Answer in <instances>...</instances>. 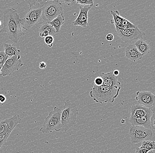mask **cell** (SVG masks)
Wrapping results in <instances>:
<instances>
[{
    "label": "cell",
    "mask_w": 155,
    "mask_h": 153,
    "mask_svg": "<svg viewBox=\"0 0 155 153\" xmlns=\"http://www.w3.org/2000/svg\"><path fill=\"white\" fill-rule=\"evenodd\" d=\"M3 17L4 27L0 32L6 33L8 39L17 43L20 37L25 35L21 28L20 18L17 10L13 8L5 10Z\"/></svg>",
    "instance_id": "1"
},
{
    "label": "cell",
    "mask_w": 155,
    "mask_h": 153,
    "mask_svg": "<svg viewBox=\"0 0 155 153\" xmlns=\"http://www.w3.org/2000/svg\"><path fill=\"white\" fill-rule=\"evenodd\" d=\"M121 87H108L101 85L97 86L94 85L90 92V96L97 103H112L119 95Z\"/></svg>",
    "instance_id": "2"
},
{
    "label": "cell",
    "mask_w": 155,
    "mask_h": 153,
    "mask_svg": "<svg viewBox=\"0 0 155 153\" xmlns=\"http://www.w3.org/2000/svg\"><path fill=\"white\" fill-rule=\"evenodd\" d=\"M29 9L23 19H20V24L25 30H28L38 25L41 20L42 7L41 1H26Z\"/></svg>",
    "instance_id": "3"
},
{
    "label": "cell",
    "mask_w": 155,
    "mask_h": 153,
    "mask_svg": "<svg viewBox=\"0 0 155 153\" xmlns=\"http://www.w3.org/2000/svg\"><path fill=\"white\" fill-rule=\"evenodd\" d=\"M78 110L75 103L67 99L65 101L61 115L62 131H67L76 126Z\"/></svg>",
    "instance_id": "4"
},
{
    "label": "cell",
    "mask_w": 155,
    "mask_h": 153,
    "mask_svg": "<svg viewBox=\"0 0 155 153\" xmlns=\"http://www.w3.org/2000/svg\"><path fill=\"white\" fill-rule=\"evenodd\" d=\"M42 7L41 19L44 23H48L63 14L62 3L60 1H41Z\"/></svg>",
    "instance_id": "5"
},
{
    "label": "cell",
    "mask_w": 155,
    "mask_h": 153,
    "mask_svg": "<svg viewBox=\"0 0 155 153\" xmlns=\"http://www.w3.org/2000/svg\"><path fill=\"white\" fill-rule=\"evenodd\" d=\"M61 112L62 109L58 107H54L53 111H51L45 118L42 127L40 129V131L43 134H48L52 133L53 131H61Z\"/></svg>",
    "instance_id": "6"
},
{
    "label": "cell",
    "mask_w": 155,
    "mask_h": 153,
    "mask_svg": "<svg viewBox=\"0 0 155 153\" xmlns=\"http://www.w3.org/2000/svg\"><path fill=\"white\" fill-rule=\"evenodd\" d=\"M115 26L116 35L125 43L136 42L138 40L142 39L143 36L145 35V33L137 27L135 28L124 29L116 25Z\"/></svg>",
    "instance_id": "7"
},
{
    "label": "cell",
    "mask_w": 155,
    "mask_h": 153,
    "mask_svg": "<svg viewBox=\"0 0 155 153\" xmlns=\"http://www.w3.org/2000/svg\"><path fill=\"white\" fill-rule=\"evenodd\" d=\"M129 135L131 142L132 143H138L146 140H150L153 136V131L151 130L139 126H131Z\"/></svg>",
    "instance_id": "8"
},
{
    "label": "cell",
    "mask_w": 155,
    "mask_h": 153,
    "mask_svg": "<svg viewBox=\"0 0 155 153\" xmlns=\"http://www.w3.org/2000/svg\"><path fill=\"white\" fill-rule=\"evenodd\" d=\"M21 122V119L18 115L11 118L0 120V137L7 139L16 125Z\"/></svg>",
    "instance_id": "9"
},
{
    "label": "cell",
    "mask_w": 155,
    "mask_h": 153,
    "mask_svg": "<svg viewBox=\"0 0 155 153\" xmlns=\"http://www.w3.org/2000/svg\"><path fill=\"white\" fill-rule=\"evenodd\" d=\"M23 65L20 54H17L9 58L2 68L1 70L2 76L3 77L11 75L15 72L19 70Z\"/></svg>",
    "instance_id": "10"
},
{
    "label": "cell",
    "mask_w": 155,
    "mask_h": 153,
    "mask_svg": "<svg viewBox=\"0 0 155 153\" xmlns=\"http://www.w3.org/2000/svg\"><path fill=\"white\" fill-rule=\"evenodd\" d=\"M135 99L138 104L151 109L155 105V95L150 91H137Z\"/></svg>",
    "instance_id": "11"
},
{
    "label": "cell",
    "mask_w": 155,
    "mask_h": 153,
    "mask_svg": "<svg viewBox=\"0 0 155 153\" xmlns=\"http://www.w3.org/2000/svg\"><path fill=\"white\" fill-rule=\"evenodd\" d=\"M92 6L79 5L80 12L76 20L73 22L74 26H80L82 28H86L88 25V13L92 7Z\"/></svg>",
    "instance_id": "12"
},
{
    "label": "cell",
    "mask_w": 155,
    "mask_h": 153,
    "mask_svg": "<svg viewBox=\"0 0 155 153\" xmlns=\"http://www.w3.org/2000/svg\"><path fill=\"white\" fill-rule=\"evenodd\" d=\"M130 109L131 118H141L153 113L151 109L146 108L139 104L133 105L131 106Z\"/></svg>",
    "instance_id": "13"
},
{
    "label": "cell",
    "mask_w": 155,
    "mask_h": 153,
    "mask_svg": "<svg viewBox=\"0 0 155 153\" xmlns=\"http://www.w3.org/2000/svg\"><path fill=\"white\" fill-rule=\"evenodd\" d=\"M100 75L103 80V85L111 88L121 87V83L118 81L117 76L114 75L113 72H103Z\"/></svg>",
    "instance_id": "14"
},
{
    "label": "cell",
    "mask_w": 155,
    "mask_h": 153,
    "mask_svg": "<svg viewBox=\"0 0 155 153\" xmlns=\"http://www.w3.org/2000/svg\"><path fill=\"white\" fill-rule=\"evenodd\" d=\"M126 57L133 62H136L141 59L143 55L138 51L134 44L128 45L125 50Z\"/></svg>",
    "instance_id": "15"
},
{
    "label": "cell",
    "mask_w": 155,
    "mask_h": 153,
    "mask_svg": "<svg viewBox=\"0 0 155 153\" xmlns=\"http://www.w3.org/2000/svg\"><path fill=\"white\" fill-rule=\"evenodd\" d=\"M152 114L153 113L137 118H130L129 121L131 124L132 125L144 127L145 128L151 130L150 118Z\"/></svg>",
    "instance_id": "16"
},
{
    "label": "cell",
    "mask_w": 155,
    "mask_h": 153,
    "mask_svg": "<svg viewBox=\"0 0 155 153\" xmlns=\"http://www.w3.org/2000/svg\"><path fill=\"white\" fill-rule=\"evenodd\" d=\"M137 49L141 55H145L150 53V45L146 41L142 39L138 40L134 43Z\"/></svg>",
    "instance_id": "17"
},
{
    "label": "cell",
    "mask_w": 155,
    "mask_h": 153,
    "mask_svg": "<svg viewBox=\"0 0 155 153\" xmlns=\"http://www.w3.org/2000/svg\"><path fill=\"white\" fill-rule=\"evenodd\" d=\"M4 52L7 55L11 58L17 54H20V50L16 48L13 45L4 43Z\"/></svg>",
    "instance_id": "18"
},
{
    "label": "cell",
    "mask_w": 155,
    "mask_h": 153,
    "mask_svg": "<svg viewBox=\"0 0 155 153\" xmlns=\"http://www.w3.org/2000/svg\"><path fill=\"white\" fill-rule=\"evenodd\" d=\"M64 23V18L63 14L59 15L57 18H55L48 24L53 26L56 30V32L59 33L60 29H61V27Z\"/></svg>",
    "instance_id": "19"
},
{
    "label": "cell",
    "mask_w": 155,
    "mask_h": 153,
    "mask_svg": "<svg viewBox=\"0 0 155 153\" xmlns=\"http://www.w3.org/2000/svg\"><path fill=\"white\" fill-rule=\"evenodd\" d=\"M39 32H44L47 34L48 35L52 36L53 35L57 33L54 28L48 23H44L43 25L40 27Z\"/></svg>",
    "instance_id": "20"
},
{
    "label": "cell",
    "mask_w": 155,
    "mask_h": 153,
    "mask_svg": "<svg viewBox=\"0 0 155 153\" xmlns=\"http://www.w3.org/2000/svg\"><path fill=\"white\" fill-rule=\"evenodd\" d=\"M111 13L113 16V19L111 21V24L120 28L124 18L120 15L118 11H111Z\"/></svg>",
    "instance_id": "21"
},
{
    "label": "cell",
    "mask_w": 155,
    "mask_h": 153,
    "mask_svg": "<svg viewBox=\"0 0 155 153\" xmlns=\"http://www.w3.org/2000/svg\"><path fill=\"white\" fill-rule=\"evenodd\" d=\"M140 149H145L149 151L155 150V141L146 140L142 142V145L139 148Z\"/></svg>",
    "instance_id": "22"
},
{
    "label": "cell",
    "mask_w": 155,
    "mask_h": 153,
    "mask_svg": "<svg viewBox=\"0 0 155 153\" xmlns=\"http://www.w3.org/2000/svg\"><path fill=\"white\" fill-rule=\"evenodd\" d=\"M137 27V26L136 25L131 23L130 21L123 18L120 28L124 29L135 28Z\"/></svg>",
    "instance_id": "23"
},
{
    "label": "cell",
    "mask_w": 155,
    "mask_h": 153,
    "mask_svg": "<svg viewBox=\"0 0 155 153\" xmlns=\"http://www.w3.org/2000/svg\"><path fill=\"white\" fill-rule=\"evenodd\" d=\"M9 57L5 54L4 51L0 52V65L3 67Z\"/></svg>",
    "instance_id": "24"
},
{
    "label": "cell",
    "mask_w": 155,
    "mask_h": 153,
    "mask_svg": "<svg viewBox=\"0 0 155 153\" xmlns=\"http://www.w3.org/2000/svg\"><path fill=\"white\" fill-rule=\"evenodd\" d=\"M76 2L77 4L81 5H91L93 6L94 5V1L93 0H76Z\"/></svg>",
    "instance_id": "25"
},
{
    "label": "cell",
    "mask_w": 155,
    "mask_h": 153,
    "mask_svg": "<svg viewBox=\"0 0 155 153\" xmlns=\"http://www.w3.org/2000/svg\"><path fill=\"white\" fill-rule=\"evenodd\" d=\"M54 42V38L52 36L48 35L45 38V42L49 47H52Z\"/></svg>",
    "instance_id": "26"
},
{
    "label": "cell",
    "mask_w": 155,
    "mask_h": 153,
    "mask_svg": "<svg viewBox=\"0 0 155 153\" xmlns=\"http://www.w3.org/2000/svg\"><path fill=\"white\" fill-rule=\"evenodd\" d=\"M95 85L97 86H100L103 85V80L101 77H96L95 79L94 80Z\"/></svg>",
    "instance_id": "27"
},
{
    "label": "cell",
    "mask_w": 155,
    "mask_h": 153,
    "mask_svg": "<svg viewBox=\"0 0 155 153\" xmlns=\"http://www.w3.org/2000/svg\"><path fill=\"white\" fill-rule=\"evenodd\" d=\"M151 129L155 130V114H152L150 118Z\"/></svg>",
    "instance_id": "28"
},
{
    "label": "cell",
    "mask_w": 155,
    "mask_h": 153,
    "mask_svg": "<svg viewBox=\"0 0 155 153\" xmlns=\"http://www.w3.org/2000/svg\"><path fill=\"white\" fill-rule=\"evenodd\" d=\"M149 150L145 149H140V148H136L135 153H147L149 151Z\"/></svg>",
    "instance_id": "29"
},
{
    "label": "cell",
    "mask_w": 155,
    "mask_h": 153,
    "mask_svg": "<svg viewBox=\"0 0 155 153\" xmlns=\"http://www.w3.org/2000/svg\"><path fill=\"white\" fill-rule=\"evenodd\" d=\"M114 35L112 34L109 33L106 35V39L108 41L111 42L114 40Z\"/></svg>",
    "instance_id": "30"
},
{
    "label": "cell",
    "mask_w": 155,
    "mask_h": 153,
    "mask_svg": "<svg viewBox=\"0 0 155 153\" xmlns=\"http://www.w3.org/2000/svg\"><path fill=\"white\" fill-rule=\"evenodd\" d=\"M46 66H47V65H46V64L45 62H41L40 63L39 68L40 69H43L46 68Z\"/></svg>",
    "instance_id": "31"
},
{
    "label": "cell",
    "mask_w": 155,
    "mask_h": 153,
    "mask_svg": "<svg viewBox=\"0 0 155 153\" xmlns=\"http://www.w3.org/2000/svg\"><path fill=\"white\" fill-rule=\"evenodd\" d=\"M6 100V98L4 95L0 94V102L2 103H4Z\"/></svg>",
    "instance_id": "32"
},
{
    "label": "cell",
    "mask_w": 155,
    "mask_h": 153,
    "mask_svg": "<svg viewBox=\"0 0 155 153\" xmlns=\"http://www.w3.org/2000/svg\"><path fill=\"white\" fill-rule=\"evenodd\" d=\"M6 138H1L0 137V148H2V145L4 144L6 142Z\"/></svg>",
    "instance_id": "33"
},
{
    "label": "cell",
    "mask_w": 155,
    "mask_h": 153,
    "mask_svg": "<svg viewBox=\"0 0 155 153\" xmlns=\"http://www.w3.org/2000/svg\"><path fill=\"white\" fill-rule=\"evenodd\" d=\"M61 3H65V4L67 5H70L71 3H73L74 2V1H60Z\"/></svg>",
    "instance_id": "34"
},
{
    "label": "cell",
    "mask_w": 155,
    "mask_h": 153,
    "mask_svg": "<svg viewBox=\"0 0 155 153\" xmlns=\"http://www.w3.org/2000/svg\"><path fill=\"white\" fill-rule=\"evenodd\" d=\"M113 74L116 76H117L120 74V71L118 70H115L113 72Z\"/></svg>",
    "instance_id": "35"
},
{
    "label": "cell",
    "mask_w": 155,
    "mask_h": 153,
    "mask_svg": "<svg viewBox=\"0 0 155 153\" xmlns=\"http://www.w3.org/2000/svg\"><path fill=\"white\" fill-rule=\"evenodd\" d=\"M151 110L153 114H155V105L151 108Z\"/></svg>",
    "instance_id": "36"
},
{
    "label": "cell",
    "mask_w": 155,
    "mask_h": 153,
    "mask_svg": "<svg viewBox=\"0 0 155 153\" xmlns=\"http://www.w3.org/2000/svg\"><path fill=\"white\" fill-rule=\"evenodd\" d=\"M2 66L0 65V77H2V73H1V70H2Z\"/></svg>",
    "instance_id": "37"
},
{
    "label": "cell",
    "mask_w": 155,
    "mask_h": 153,
    "mask_svg": "<svg viewBox=\"0 0 155 153\" xmlns=\"http://www.w3.org/2000/svg\"><path fill=\"white\" fill-rule=\"evenodd\" d=\"M147 153H155L153 151V150H152V151H150L149 152H148Z\"/></svg>",
    "instance_id": "38"
},
{
    "label": "cell",
    "mask_w": 155,
    "mask_h": 153,
    "mask_svg": "<svg viewBox=\"0 0 155 153\" xmlns=\"http://www.w3.org/2000/svg\"><path fill=\"white\" fill-rule=\"evenodd\" d=\"M2 20H0V27H1V26H2Z\"/></svg>",
    "instance_id": "39"
},
{
    "label": "cell",
    "mask_w": 155,
    "mask_h": 153,
    "mask_svg": "<svg viewBox=\"0 0 155 153\" xmlns=\"http://www.w3.org/2000/svg\"><path fill=\"white\" fill-rule=\"evenodd\" d=\"M29 153H34L33 152H32L31 151V152H30Z\"/></svg>",
    "instance_id": "40"
},
{
    "label": "cell",
    "mask_w": 155,
    "mask_h": 153,
    "mask_svg": "<svg viewBox=\"0 0 155 153\" xmlns=\"http://www.w3.org/2000/svg\"><path fill=\"white\" fill-rule=\"evenodd\" d=\"M2 29V27H0V30H1V29Z\"/></svg>",
    "instance_id": "41"
}]
</instances>
